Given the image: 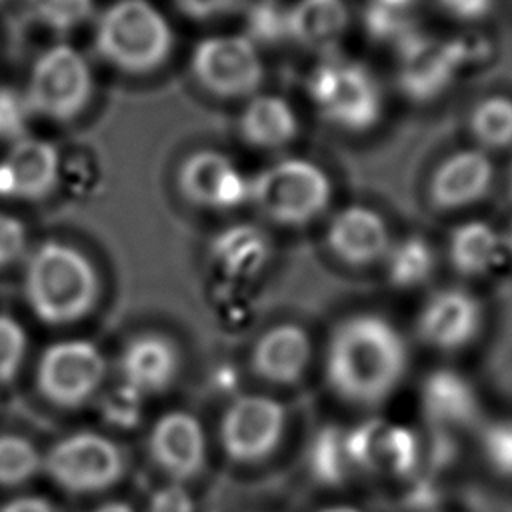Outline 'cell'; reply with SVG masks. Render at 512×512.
<instances>
[{
  "mask_svg": "<svg viewBox=\"0 0 512 512\" xmlns=\"http://www.w3.org/2000/svg\"><path fill=\"white\" fill-rule=\"evenodd\" d=\"M410 352L404 334L382 314L356 312L340 320L324 350V380L350 406L388 400L406 378Z\"/></svg>",
  "mask_w": 512,
  "mask_h": 512,
  "instance_id": "cell-1",
  "label": "cell"
},
{
  "mask_svg": "<svg viewBox=\"0 0 512 512\" xmlns=\"http://www.w3.org/2000/svg\"><path fill=\"white\" fill-rule=\"evenodd\" d=\"M24 294L42 322L70 324L92 310L98 298V274L74 246L44 242L28 258Z\"/></svg>",
  "mask_w": 512,
  "mask_h": 512,
  "instance_id": "cell-2",
  "label": "cell"
},
{
  "mask_svg": "<svg viewBox=\"0 0 512 512\" xmlns=\"http://www.w3.org/2000/svg\"><path fill=\"white\" fill-rule=\"evenodd\" d=\"M308 98L318 116L332 128L364 134L384 116V92L374 72L344 56H326L306 80Z\"/></svg>",
  "mask_w": 512,
  "mask_h": 512,
  "instance_id": "cell-3",
  "label": "cell"
},
{
  "mask_svg": "<svg viewBox=\"0 0 512 512\" xmlns=\"http://www.w3.org/2000/svg\"><path fill=\"white\" fill-rule=\"evenodd\" d=\"M174 44L164 14L148 0H116L98 18L96 52L128 74H148L160 68Z\"/></svg>",
  "mask_w": 512,
  "mask_h": 512,
  "instance_id": "cell-4",
  "label": "cell"
},
{
  "mask_svg": "<svg viewBox=\"0 0 512 512\" xmlns=\"http://www.w3.org/2000/svg\"><path fill=\"white\" fill-rule=\"evenodd\" d=\"M248 198L274 224L306 226L328 210L332 182L320 164L290 156L260 170L250 180Z\"/></svg>",
  "mask_w": 512,
  "mask_h": 512,
  "instance_id": "cell-5",
  "label": "cell"
},
{
  "mask_svg": "<svg viewBox=\"0 0 512 512\" xmlns=\"http://www.w3.org/2000/svg\"><path fill=\"white\" fill-rule=\"evenodd\" d=\"M32 114L52 122L74 120L92 98V72L84 54L58 42L32 64L24 92Z\"/></svg>",
  "mask_w": 512,
  "mask_h": 512,
  "instance_id": "cell-6",
  "label": "cell"
},
{
  "mask_svg": "<svg viewBox=\"0 0 512 512\" xmlns=\"http://www.w3.org/2000/svg\"><path fill=\"white\" fill-rule=\"evenodd\" d=\"M42 468L64 490L90 494L110 488L124 474L122 450L96 432H74L42 458Z\"/></svg>",
  "mask_w": 512,
  "mask_h": 512,
  "instance_id": "cell-7",
  "label": "cell"
},
{
  "mask_svg": "<svg viewBox=\"0 0 512 512\" xmlns=\"http://www.w3.org/2000/svg\"><path fill=\"white\" fill-rule=\"evenodd\" d=\"M190 68L196 82L220 98L254 96L264 80L258 46L240 34L200 40L192 52Z\"/></svg>",
  "mask_w": 512,
  "mask_h": 512,
  "instance_id": "cell-8",
  "label": "cell"
},
{
  "mask_svg": "<svg viewBox=\"0 0 512 512\" xmlns=\"http://www.w3.org/2000/svg\"><path fill=\"white\" fill-rule=\"evenodd\" d=\"M106 362L86 340H64L48 346L36 364V388L54 406L76 408L102 386Z\"/></svg>",
  "mask_w": 512,
  "mask_h": 512,
  "instance_id": "cell-9",
  "label": "cell"
},
{
  "mask_svg": "<svg viewBox=\"0 0 512 512\" xmlns=\"http://www.w3.org/2000/svg\"><path fill=\"white\" fill-rule=\"evenodd\" d=\"M284 406L264 394H244L230 402L220 422V442L226 456L240 464L268 458L282 442Z\"/></svg>",
  "mask_w": 512,
  "mask_h": 512,
  "instance_id": "cell-10",
  "label": "cell"
},
{
  "mask_svg": "<svg viewBox=\"0 0 512 512\" xmlns=\"http://www.w3.org/2000/svg\"><path fill=\"white\" fill-rule=\"evenodd\" d=\"M484 326V306L468 290L448 286L432 292L416 316L418 338L440 352L470 346Z\"/></svg>",
  "mask_w": 512,
  "mask_h": 512,
  "instance_id": "cell-11",
  "label": "cell"
},
{
  "mask_svg": "<svg viewBox=\"0 0 512 512\" xmlns=\"http://www.w3.org/2000/svg\"><path fill=\"white\" fill-rule=\"evenodd\" d=\"M396 48V80L408 100H436L460 76L448 38L414 30Z\"/></svg>",
  "mask_w": 512,
  "mask_h": 512,
  "instance_id": "cell-12",
  "label": "cell"
},
{
  "mask_svg": "<svg viewBox=\"0 0 512 512\" xmlns=\"http://www.w3.org/2000/svg\"><path fill=\"white\" fill-rule=\"evenodd\" d=\"M496 168L488 152L466 146L446 154L430 172L428 202L442 210H464L484 200L494 184Z\"/></svg>",
  "mask_w": 512,
  "mask_h": 512,
  "instance_id": "cell-13",
  "label": "cell"
},
{
  "mask_svg": "<svg viewBox=\"0 0 512 512\" xmlns=\"http://www.w3.org/2000/svg\"><path fill=\"white\" fill-rule=\"evenodd\" d=\"M348 448L356 472L404 476L420 460V442L406 426L372 418L348 430Z\"/></svg>",
  "mask_w": 512,
  "mask_h": 512,
  "instance_id": "cell-14",
  "label": "cell"
},
{
  "mask_svg": "<svg viewBox=\"0 0 512 512\" xmlns=\"http://www.w3.org/2000/svg\"><path fill=\"white\" fill-rule=\"evenodd\" d=\"M178 188L196 206L228 210L248 200L250 180L228 156L214 150H198L180 164Z\"/></svg>",
  "mask_w": 512,
  "mask_h": 512,
  "instance_id": "cell-15",
  "label": "cell"
},
{
  "mask_svg": "<svg viewBox=\"0 0 512 512\" xmlns=\"http://www.w3.org/2000/svg\"><path fill=\"white\" fill-rule=\"evenodd\" d=\"M324 240L336 260L362 268L384 260L392 234L380 212L364 204H348L330 218Z\"/></svg>",
  "mask_w": 512,
  "mask_h": 512,
  "instance_id": "cell-16",
  "label": "cell"
},
{
  "mask_svg": "<svg viewBox=\"0 0 512 512\" xmlns=\"http://www.w3.org/2000/svg\"><path fill=\"white\" fill-rule=\"evenodd\" d=\"M60 156L52 142L24 136L0 158V196L42 200L58 184Z\"/></svg>",
  "mask_w": 512,
  "mask_h": 512,
  "instance_id": "cell-17",
  "label": "cell"
},
{
  "mask_svg": "<svg viewBox=\"0 0 512 512\" xmlns=\"http://www.w3.org/2000/svg\"><path fill=\"white\" fill-rule=\"evenodd\" d=\"M148 452L164 474L174 482H184L196 476L204 466V430L188 412H166L150 430Z\"/></svg>",
  "mask_w": 512,
  "mask_h": 512,
  "instance_id": "cell-18",
  "label": "cell"
},
{
  "mask_svg": "<svg viewBox=\"0 0 512 512\" xmlns=\"http://www.w3.org/2000/svg\"><path fill=\"white\" fill-rule=\"evenodd\" d=\"M312 360V342L308 332L292 322L268 328L254 344L250 354L252 370L258 378L288 386L296 384Z\"/></svg>",
  "mask_w": 512,
  "mask_h": 512,
  "instance_id": "cell-19",
  "label": "cell"
},
{
  "mask_svg": "<svg viewBox=\"0 0 512 512\" xmlns=\"http://www.w3.org/2000/svg\"><path fill=\"white\" fill-rule=\"evenodd\" d=\"M178 366V350L168 338L158 334H140L122 350V384L142 398L160 394L174 382Z\"/></svg>",
  "mask_w": 512,
  "mask_h": 512,
  "instance_id": "cell-20",
  "label": "cell"
},
{
  "mask_svg": "<svg viewBox=\"0 0 512 512\" xmlns=\"http://www.w3.org/2000/svg\"><path fill=\"white\" fill-rule=\"evenodd\" d=\"M420 408L430 424L444 430L460 428L478 416V396L460 372L440 368L424 378Z\"/></svg>",
  "mask_w": 512,
  "mask_h": 512,
  "instance_id": "cell-21",
  "label": "cell"
},
{
  "mask_svg": "<svg viewBox=\"0 0 512 512\" xmlns=\"http://www.w3.org/2000/svg\"><path fill=\"white\" fill-rule=\"evenodd\" d=\"M350 24L346 0H294L288 6V40L314 52H330Z\"/></svg>",
  "mask_w": 512,
  "mask_h": 512,
  "instance_id": "cell-22",
  "label": "cell"
},
{
  "mask_svg": "<svg viewBox=\"0 0 512 512\" xmlns=\"http://www.w3.org/2000/svg\"><path fill=\"white\" fill-rule=\"evenodd\" d=\"M450 266L466 278L492 274L506 256L504 236L486 220H466L454 226L446 244Z\"/></svg>",
  "mask_w": 512,
  "mask_h": 512,
  "instance_id": "cell-23",
  "label": "cell"
},
{
  "mask_svg": "<svg viewBox=\"0 0 512 512\" xmlns=\"http://www.w3.org/2000/svg\"><path fill=\"white\" fill-rule=\"evenodd\" d=\"M238 130L242 140L258 150H280L300 132L298 116L290 102L276 94H254L244 106Z\"/></svg>",
  "mask_w": 512,
  "mask_h": 512,
  "instance_id": "cell-24",
  "label": "cell"
},
{
  "mask_svg": "<svg viewBox=\"0 0 512 512\" xmlns=\"http://www.w3.org/2000/svg\"><path fill=\"white\" fill-rule=\"evenodd\" d=\"M266 234L250 224H236L220 232L212 242L214 262L234 276H252L268 260Z\"/></svg>",
  "mask_w": 512,
  "mask_h": 512,
  "instance_id": "cell-25",
  "label": "cell"
},
{
  "mask_svg": "<svg viewBox=\"0 0 512 512\" xmlns=\"http://www.w3.org/2000/svg\"><path fill=\"white\" fill-rule=\"evenodd\" d=\"M386 280L392 288L414 290L430 280L436 268V252L432 244L418 236L408 234L400 240H392L384 256Z\"/></svg>",
  "mask_w": 512,
  "mask_h": 512,
  "instance_id": "cell-26",
  "label": "cell"
},
{
  "mask_svg": "<svg viewBox=\"0 0 512 512\" xmlns=\"http://www.w3.org/2000/svg\"><path fill=\"white\" fill-rule=\"evenodd\" d=\"M308 472L324 486H340L356 474L352 454L348 448V430L326 426L318 430L306 454Z\"/></svg>",
  "mask_w": 512,
  "mask_h": 512,
  "instance_id": "cell-27",
  "label": "cell"
},
{
  "mask_svg": "<svg viewBox=\"0 0 512 512\" xmlns=\"http://www.w3.org/2000/svg\"><path fill=\"white\" fill-rule=\"evenodd\" d=\"M474 146L484 152L512 148V96L488 94L474 102L466 118Z\"/></svg>",
  "mask_w": 512,
  "mask_h": 512,
  "instance_id": "cell-28",
  "label": "cell"
},
{
  "mask_svg": "<svg viewBox=\"0 0 512 512\" xmlns=\"http://www.w3.org/2000/svg\"><path fill=\"white\" fill-rule=\"evenodd\" d=\"M42 468L38 448L16 434H0V486H20Z\"/></svg>",
  "mask_w": 512,
  "mask_h": 512,
  "instance_id": "cell-29",
  "label": "cell"
},
{
  "mask_svg": "<svg viewBox=\"0 0 512 512\" xmlns=\"http://www.w3.org/2000/svg\"><path fill=\"white\" fill-rule=\"evenodd\" d=\"M246 38L256 46L288 40V6L282 0H252L246 8Z\"/></svg>",
  "mask_w": 512,
  "mask_h": 512,
  "instance_id": "cell-30",
  "label": "cell"
},
{
  "mask_svg": "<svg viewBox=\"0 0 512 512\" xmlns=\"http://www.w3.org/2000/svg\"><path fill=\"white\" fill-rule=\"evenodd\" d=\"M28 8L44 28L66 34L92 16L94 0H28Z\"/></svg>",
  "mask_w": 512,
  "mask_h": 512,
  "instance_id": "cell-31",
  "label": "cell"
},
{
  "mask_svg": "<svg viewBox=\"0 0 512 512\" xmlns=\"http://www.w3.org/2000/svg\"><path fill=\"white\" fill-rule=\"evenodd\" d=\"M364 28L368 36L384 44H400L408 34L414 32L412 10L392 8L368 0L364 8Z\"/></svg>",
  "mask_w": 512,
  "mask_h": 512,
  "instance_id": "cell-32",
  "label": "cell"
},
{
  "mask_svg": "<svg viewBox=\"0 0 512 512\" xmlns=\"http://www.w3.org/2000/svg\"><path fill=\"white\" fill-rule=\"evenodd\" d=\"M480 454L494 474L512 478V418H498L482 428Z\"/></svg>",
  "mask_w": 512,
  "mask_h": 512,
  "instance_id": "cell-33",
  "label": "cell"
},
{
  "mask_svg": "<svg viewBox=\"0 0 512 512\" xmlns=\"http://www.w3.org/2000/svg\"><path fill=\"white\" fill-rule=\"evenodd\" d=\"M26 354V334L22 326L0 314V384H8L16 378L22 368Z\"/></svg>",
  "mask_w": 512,
  "mask_h": 512,
  "instance_id": "cell-34",
  "label": "cell"
},
{
  "mask_svg": "<svg viewBox=\"0 0 512 512\" xmlns=\"http://www.w3.org/2000/svg\"><path fill=\"white\" fill-rule=\"evenodd\" d=\"M30 108L24 94L0 86V142L14 144L26 136Z\"/></svg>",
  "mask_w": 512,
  "mask_h": 512,
  "instance_id": "cell-35",
  "label": "cell"
},
{
  "mask_svg": "<svg viewBox=\"0 0 512 512\" xmlns=\"http://www.w3.org/2000/svg\"><path fill=\"white\" fill-rule=\"evenodd\" d=\"M26 252V228L24 224L0 212V268L16 264Z\"/></svg>",
  "mask_w": 512,
  "mask_h": 512,
  "instance_id": "cell-36",
  "label": "cell"
},
{
  "mask_svg": "<svg viewBox=\"0 0 512 512\" xmlns=\"http://www.w3.org/2000/svg\"><path fill=\"white\" fill-rule=\"evenodd\" d=\"M140 400L142 396H138L124 384L118 386V390H114L106 400V406H104L106 418L118 426L134 424L136 418L140 416Z\"/></svg>",
  "mask_w": 512,
  "mask_h": 512,
  "instance_id": "cell-37",
  "label": "cell"
},
{
  "mask_svg": "<svg viewBox=\"0 0 512 512\" xmlns=\"http://www.w3.org/2000/svg\"><path fill=\"white\" fill-rule=\"evenodd\" d=\"M146 512H194V500L180 482H172L150 496Z\"/></svg>",
  "mask_w": 512,
  "mask_h": 512,
  "instance_id": "cell-38",
  "label": "cell"
},
{
  "mask_svg": "<svg viewBox=\"0 0 512 512\" xmlns=\"http://www.w3.org/2000/svg\"><path fill=\"white\" fill-rule=\"evenodd\" d=\"M434 4L458 22H478L492 14L496 0H434Z\"/></svg>",
  "mask_w": 512,
  "mask_h": 512,
  "instance_id": "cell-39",
  "label": "cell"
},
{
  "mask_svg": "<svg viewBox=\"0 0 512 512\" xmlns=\"http://www.w3.org/2000/svg\"><path fill=\"white\" fill-rule=\"evenodd\" d=\"M242 2L244 0H174L176 8L194 20L218 18L222 14L232 12Z\"/></svg>",
  "mask_w": 512,
  "mask_h": 512,
  "instance_id": "cell-40",
  "label": "cell"
},
{
  "mask_svg": "<svg viewBox=\"0 0 512 512\" xmlns=\"http://www.w3.org/2000/svg\"><path fill=\"white\" fill-rule=\"evenodd\" d=\"M0 512H54L50 502L38 496H20L0 508Z\"/></svg>",
  "mask_w": 512,
  "mask_h": 512,
  "instance_id": "cell-41",
  "label": "cell"
},
{
  "mask_svg": "<svg viewBox=\"0 0 512 512\" xmlns=\"http://www.w3.org/2000/svg\"><path fill=\"white\" fill-rule=\"evenodd\" d=\"M92 512H134V510L128 504H124V502H108V504L98 506Z\"/></svg>",
  "mask_w": 512,
  "mask_h": 512,
  "instance_id": "cell-42",
  "label": "cell"
},
{
  "mask_svg": "<svg viewBox=\"0 0 512 512\" xmlns=\"http://www.w3.org/2000/svg\"><path fill=\"white\" fill-rule=\"evenodd\" d=\"M372 2H378V4H384V6H392V8L412 10V6H414L416 0H372Z\"/></svg>",
  "mask_w": 512,
  "mask_h": 512,
  "instance_id": "cell-43",
  "label": "cell"
},
{
  "mask_svg": "<svg viewBox=\"0 0 512 512\" xmlns=\"http://www.w3.org/2000/svg\"><path fill=\"white\" fill-rule=\"evenodd\" d=\"M318 512H362V510H358L356 506H350V504H332V506H326Z\"/></svg>",
  "mask_w": 512,
  "mask_h": 512,
  "instance_id": "cell-44",
  "label": "cell"
},
{
  "mask_svg": "<svg viewBox=\"0 0 512 512\" xmlns=\"http://www.w3.org/2000/svg\"><path fill=\"white\" fill-rule=\"evenodd\" d=\"M502 236H504V246H506V256H508V260H512V220H510V224H508V228L502 232Z\"/></svg>",
  "mask_w": 512,
  "mask_h": 512,
  "instance_id": "cell-45",
  "label": "cell"
},
{
  "mask_svg": "<svg viewBox=\"0 0 512 512\" xmlns=\"http://www.w3.org/2000/svg\"><path fill=\"white\" fill-rule=\"evenodd\" d=\"M2 2H6V0H0V4H2Z\"/></svg>",
  "mask_w": 512,
  "mask_h": 512,
  "instance_id": "cell-46",
  "label": "cell"
}]
</instances>
